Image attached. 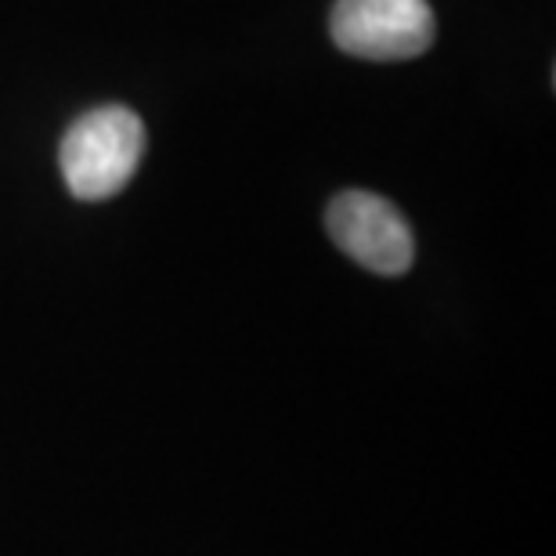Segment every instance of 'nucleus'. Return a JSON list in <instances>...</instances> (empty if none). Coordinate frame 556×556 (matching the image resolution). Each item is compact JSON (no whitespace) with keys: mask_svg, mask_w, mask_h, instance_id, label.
Here are the masks:
<instances>
[{"mask_svg":"<svg viewBox=\"0 0 556 556\" xmlns=\"http://www.w3.org/2000/svg\"><path fill=\"white\" fill-rule=\"evenodd\" d=\"M329 239L348 253L354 264L376 275H405L416 261V236L402 217V210L383 195L340 192L326 210Z\"/></svg>","mask_w":556,"mask_h":556,"instance_id":"nucleus-3","label":"nucleus"},{"mask_svg":"<svg viewBox=\"0 0 556 556\" xmlns=\"http://www.w3.org/2000/svg\"><path fill=\"white\" fill-rule=\"evenodd\" d=\"M144 155V124L127 105H102L73 119L65 130L59 166L65 188L84 203L119 195Z\"/></svg>","mask_w":556,"mask_h":556,"instance_id":"nucleus-1","label":"nucleus"},{"mask_svg":"<svg viewBox=\"0 0 556 556\" xmlns=\"http://www.w3.org/2000/svg\"><path fill=\"white\" fill-rule=\"evenodd\" d=\"M329 33L351 59L402 62L433 43V11L427 0H337Z\"/></svg>","mask_w":556,"mask_h":556,"instance_id":"nucleus-2","label":"nucleus"}]
</instances>
